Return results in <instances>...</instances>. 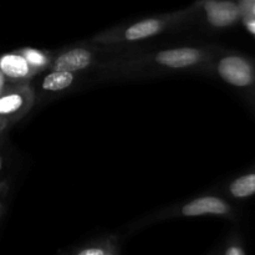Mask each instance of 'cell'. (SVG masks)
I'll return each mask as SVG.
<instances>
[{
  "label": "cell",
  "instance_id": "cell-2",
  "mask_svg": "<svg viewBox=\"0 0 255 255\" xmlns=\"http://www.w3.org/2000/svg\"><path fill=\"white\" fill-rule=\"evenodd\" d=\"M218 72L228 84L246 87L253 84L254 70L246 59L241 56H227L219 61Z\"/></svg>",
  "mask_w": 255,
  "mask_h": 255
},
{
  "label": "cell",
  "instance_id": "cell-3",
  "mask_svg": "<svg viewBox=\"0 0 255 255\" xmlns=\"http://www.w3.org/2000/svg\"><path fill=\"white\" fill-rule=\"evenodd\" d=\"M0 69L10 82H27L39 72L19 51L0 55Z\"/></svg>",
  "mask_w": 255,
  "mask_h": 255
},
{
  "label": "cell",
  "instance_id": "cell-1",
  "mask_svg": "<svg viewBox=\"0 0 255 255\" xmlns=\"http://www.w3.org/2000/svg\"><path fill=\"white\" fill-rule=\"evenodd\" d=\"M34 91L27 82L11 84L0 95V119L7 124L19 121L34 105Z\"/></svg>",
  "mask_w": 255,
  "mask_h": 255
},
{
  "label": "cell",
  "instance_id": "cell-5",
  "mask_svg": "<svg viewBox=\"0 0 255 255\" xmlns=\"http://www.w3.org/2000/svg\"><path fill=\"white\" fill-rule=\"evenodd\" d=\"M203 59L202 51L191 47H182V49L164 50L156 55V60L159 64L174 69H181V67L191 66L197 64Z\"/></svg>",
  "mask_w": 255,
  "mask_h": 255
},
{
  "label": "cell",
  "instance_id": "cell-16",
  "mask_svg": "<svg viewBox=\"0 0 255 255\" xmlns=\"http://www.w3.org/2000/svg\"><path fill=\"white\" fill-rule=\"evenodd\" d=\"M247 27H248L249 31L252 32V34L255 35V16L253 17H249L248 20H247Z\"/></svg>",
  "mask_w": 255,
  "mask_h": 255
},
{
  "label": "cell",
  "instance_id": "cell-4",
  "mask_svg": "<svg viewBox=\"0 0 255 255\" xmlns=\"http://www.w3.org/2000/svg\"><path fill=\"white\" fill-rule=\"evenodd\" d=\"M204 9L207 11L208 21L218 27L229 26L242 16L241 6L232 1L209 0V1L204 2Z\"/></svg>",
  "mask_w": 255,
  "mask_h": 255
},
{
  "label": "cell",
  "instance_id": "cell-9",
  "mask_svg": "<svg viewBox=\"0 0 255 255\" xmlns=\"http://www.w3.org/2000/svg\"><path fill=\"white\" fill-rule=\"evenodd\" d=\"M74 81V74L67 71H52L42 82V87L49 91H60L67 89Z\"/></svg>",
  "mask_w": 255,
  "mask_h": 255
},
{
  "label": "cell",
  "instance_id": "cell-11",
  "mask_svg": "<svg viewBox=\"0 0 255 255\" xmlns=\"http://www.w3.org/2000/svg\"><path fill=\"white\" fill-rule=\"evenodd\" d=\"M17 51H19L20 54L27 60V62L39 72L50 66V55H47L46 52H42L40 51V50L30 49V47L17 50Z\"/></svg>",
  "mask_w": 255,
  "mask_h": 255
},
{
  "label": "cell",
  "instance_id": "cell-10",
  "mask_svg": "<svg viewBox=\"0 0 255 255\" xmlns=\"http://www.w3.org/2000/svg\"><path fill=\"white\" fill-rule=\"evenodd\" d=\"M231 193L237 198H247L255 194V173L246 174L237 178L231 184Z\"/></svg>",
  "mask_w": 255,
  "mask_h": 255
},
{
  "label": "cell",
  "instance_id": "cell-13",
  "mask_svg": "<svg viewBox=\"0 0 255 255\" xmlns=\"http://www.w3.org/2000/svg\"><path fill=\"white\" fill-rule=\"evenodd\" d=\"M11 84H15V82H10L9 80L6 79V76L4 75V72L1 71V69H0V95H1Z\"/></svg>",
  "mask_w": 255,
  "mask_h": 255
},
{
  "label": "cell",
  "instance_id": "cell-18",
  "mask_svg": "<svg viewBox=\"0 0 255 255\" xmlns=\"http://www.w3.org/2000/svg\"><path fill=\"white\" fill-rule=\"evenodd\" d=\"M0 216H1V204H0Z\"/></svg>",
  "mask_w": 255,
  "mask_h": 255
},
{
  "label": "cell",
  "instance_id": "cell-15",
  "mask_svg": "<svg viewBox=\"0 0 255 255\" xmlns=\"http://www.w3.org/2000/svg\"><path fill=\"white\" fill-rule=\"evenodd\" d=\"M243 7H247V9H248L251 17L255 16V0H252V1H249V4H246V6H243ZM243 7L241 6V9H243Z\"/></svg>",
  "mask_w": 255,
  "mask_h": 255
},
{
  "label": "cell",
  "instance_id": "cell-6",
  "mask_svg": "<svg viewBox=\"0 0 255 255\" xmlns=\"http://www.w3.org/2000/svg\"><path fill=\"white\" fill-rule=\"evenodd\" d=\"M91 52L85 49H72L70 51L60 55L50 67L52 71H67L75 72L79 70L86 69L91 64Z\"/></svg>",
  "mask_w": 255,
  "mask_h": 255
},
{
  "label": "cell",
  "instance_id": "cell-12",
  "mask_svg": "<svg viewBox=\"0 0 255 255\" xmlns=\"http://www.w3.org/2000/svg\"><path fill=\"white\" fill-rule=\"evenodd\" d=\"M111 252L107 251L105 248H86L84 251H80L79 255H106L110 254Z\"/></svg>",
  "mask_w": 255,
  "mask_h": 255
},
{
  "label": "cell",
  "instance_id": "cell-14",
  "mask_svg": "<svg viewBox=\"0 0 255 255\" xmlns=\"http://www.w3.org/2000/svg\"><path fill=\"white\" fill-rule=\"evenodd\" d=\"M226 253L227 255H244L246 252L242 248H239V247H232V248H229Z\"/></svg>",
  "mask_w": 255,
  "mask_h": 255
},
{
  "label": "cell",
  "instance_id": "cell-17",
  "mask_svg": "<svg viewBox=\"0 0 255 255\" xmlns=\"http://www.w3.org/2000/svg\"><path fill=\"white\" fill-rule=\"evenodd\" d=\"M7 126H9V124H7V122L5 121V120L0 119V133H1V132L4 131V129L6 128Z\"/></svg>",
  "mask_w": 255,
  "mask_h": 255
},
{
  "label": "cell",
  "instance_id": "cell-7",
  "mask_svg": "<svg viewBox=\"0 0 255 255\" xmlns=\"http://www.w3.org/2000/svg\"><path fill=\"white\" fill-rule=\"evenodd\" d=\"M229 206L221 198L217 197H203L191 203L186 204L182 209V213L186 217H197L203 214H227Z\"/></svg>",
  "mask_w": 255,
  "mask_h": 255
},
{
  "label": "cell",
  "instance_id": "cell-8",
  "mask_svg": "<svg viewBox=\"0 0 255 255\" xmlns=\"http://www.w3.org/2000/svg\"><path fill=\"white\" fill-rule=\"evenodd\" d=\"M163 21L159 19H147L142 20V21L136 22L132 26L125 31L124 40L127 41H134V40L146 39V37L152 36V35L157 34L163 27Z\"/></svg>",
  "mask_w": 255,
  "mask_h": 255
},
{
  "label": "cell",
  "instance_id": "cell-19",
  "mask_svg": "<svg viewBox=\"0 0 255 255\" xmlns=\"http://www.w3.org/2000/svg\"><path fill=\"white\" fill-rule=\"evenodd\" d=\"M0 169H1V159H0Z\"/></svg>",
  "mask_w": 255,
  "mask_h": 255
}]
</instances>
